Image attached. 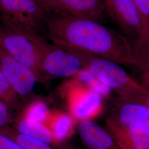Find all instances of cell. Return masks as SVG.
<instances>
[{"instance_id": "obj_16", "label": "cell", "mask_w": 149, "mask_h": 149, "mask_svg": "<svg viewBox=\"0 0 149 149\" xmlns=\"http://www.w3.org/2000/svg\"><path fill=\"white\" fill-rule=\"evenodd\" d=\"M73 78L82 85L97 93L102 97H107L111 93L112 90L86 68L81 70Z\"/></svg>"}, {"instance_id": "obj_4", "label": "cell", "mask_w": 149, "mask_h": 149, "mask_svg": "<svg viewBox=\"0 0 149 149\" xmlns=\"http://www.w3.org/2000/svg\"><path fill=\"white\" fill-rule=\"evenodd\" d=\"M39 48L42 78H73L84 68L82 59L74 49L48 43L44 38Z\"/></svg>"}, {"instance_id": "obj_26", "label": "cell", "mask_w": 149, "mask_h": 149, "mask_svg": "<svg viewBox=\"0 0 149 149\" xmlns=\"http://www.w3.org/2000/svg\"><path fill=\"white\" fill-rule=\"evenodd\" d=\"M1 3H2V0H0V11H1Z\"/></svg>"}, {"instance_id": "obj_10", "label": "cell", "mask_w": 149, "mask_h": 149, "mask_svg": "<svg viewBox=\"0 0 149 149\" xmlns=\"http://www.w3.org/2000/svg\"><path fill=\"white\" fill-rule=\"evenodd\" d=\"M106 129L122 149H149V134L127 127L115 117L107 120Z\"/></svg>"}, {"instance_id": "obj_13", "label": "cell", "mask_w": 149, "mask_h": 149, "mask_svg": "<svg viewBox=\"0 0 149 149\" xmlns=\"http://www.w3.org/2000/svg\"><path fill=\"white\" fill-rule=\"evenodd\" d=\"M47 124L51 131L54 140L63 141L72 134L74 128L73 117L61 112L51 113Z\"/></svg>"}, {"instance_id": "obj_15", "label": "cell", "mask_w": 149, "mask_h": 149, "mask_svg": "<svg viewBox=\"0 0 149 149\" xmlns=\"http://www.w3.org/2000/svg\"><path fill=\"white\" fill-rule=\"evenodd\" d=\"M132 59L134 67L141 71L149 68V31L134 42Z\"/></svg>"}, {"instance_id": "obj_11", "label": "cell", "mask_w": 149, "mask_h": 149, "mask_svg": "<svg viewBox=\"0 0 149 149\" xmlns=\"http://www.w3.org/2000/svg\"><path fill=\"white\" fill-rule=\"evenodd\" d=\"M116 118L122 125L149 134V108L144 104L119 101Z\"/></svg>"}, {"instance_id": "obj_22", "label": "cell", "mask_w": 149, "mask_h": 149, "mask_svg": "<svg viewBox=\"0 0 149 149\" xmlns=\"http://www.w3.org/2000/svg\"><path fill=\"white\" fill-rule=\"evenodd\" d=\"M10 117L8 104L0 99V127L5 125Z\"/></svg>"}, {"instance_id": "obj_1", "label": "cell", "mask_w": 149, "mask_h": 149, "mask_svg": "<svg viewBox=\"0 0 149 149\" xmlns=\"http://www.w3.org/2000/svg\"><path fill=\"white\" fill-rule=\"evenodd\" d=\"M44 26L48 39L54 44L134 66L129 40L121 32L108 28L100 22L54 15L44 19Z\"/></svg>"}, {"instance_id": "obj_2", "label": "cell", "mask_w": 149, "mask_h": 149, "mask_svg": "<svg viewBox=\"0 0 149 149\" xmlns=\"http://www.w3.org/2000/svg\"><path fill=\"white\" fill-rule=\"evenodd\" d=\"M84 62V68L93 74L115 91L119 101L124 102L149 90L133 79L122 67V65L109 59L76 50Z\"/></svg>"}, {"instance_id": "obj_19", "label": "cell", "mask_w": 149, "mask_h": 149, "mask_svg": "<svg viewBox=\"0 0 149 149\" xmlns=\"http://www.w3.org/2000/svg\"><path fill=\"white\" fill-rule=\"evenodd\" d=\"M15 140L24 149H53L48 143L20 133L17 135Z\"/></svg>"}, {"instance_id": "obj_3", "label": "cell", "mask_w": 149, "mask_h": 149, "mask_svg": "<svg viewBox=\"0 0 149 149\" xmlns=\"http://www.w3.org/2000/svg\"><path fill=\"white\" fill-rule=\"evenodd\" d=\"M42 36L32 34L3 22L0 26V47L12 57L27 65L42 79L39 44Z\"/></svg>"}, {"instance_id": "obj_8", "label": "cell", "mask_w": 149, "mask_h": 149, "mask_svg": "<svg viewBox=\"0 0 149 149\" xmlns=\"http://www.w3.org/2000/svg\"><path fill=\"white\" fill-rule=\"evenodd\" d=\"M39 5L54 15L85 18L100 22L106 8L104 0H47Z\"/></svg>"}, {"instance_id": "obj_20", "label": "cell", "mask_w": 149, "mask_h": 149, "mask_svg": "<svg viewBox=\"0 0 149 149\" xmlns=\"http://www.w3.org/2000/svg\"><path fill=\"white\" fill-rule=\"evenodd\" d=\"M133 1L141 17L144 34L149 31V0H133Z\"/></svg>"}, {"instance_id": "obj_5", "label": "cell", "mask_w": 149, "mask_h": 149, "mask_svg": "<svg viewBox=\"0 0 149 149\" xmlns=\"http://www.w3.org/2000/svg\"><path fill=\"white\" fill-rule=\"evenodd\" d=\"M2 21L32 34L42 36L44 12L34 0H2Z\"/></svg>"}, {"instance_id": "obj_17", "label": "cell", "mask_w": 149, "mask_h": 149, "mask_svg": "<svg viewBox=\"0 0 149 149\" xmlns=\"http://www.w3.org/2000/svg\"><path fill=\"white\" fill-rule=\"evenodd\" d=\"M51 113L44 102L36 100L27 107L24 112V117L45 125L47 124Z\"/></svg>"}, {"instance_id": "obj_7", "label": "cell", "mask_w": 149, "mask_h": 149, "mask_svg": "<svg viewBox=\"0 0 149 149\" xmlns=\"http://www.w3.org/2000/svg\"><path fill=\"white\" fill-rule=\"evenodd\" d=\"M106 12L128 39L136 40L144 33L143 20L133 0H104Z\"/></svg>"}, {"instance_id": "obj_18", "label": "cell", "mask_w": 149, "mask_h": 149, "mask_svg": "<svg viewBox=\"0 0 149 149\" xmlns=\"http://www.w3.org/2000/svg\"><path fill=\"white\" fill-rule=\"evenodd\" d=\"M17 94L0 70V99L12 106H18Z\"/></svg>"}, {"instance_id": "obj_14", "label": "cell", "mask_w": 149, "mask_h": 149, "mask_svg": "<svg viewBox=\"0 0 149 149\" xmlns=\"http://www.w3.org/2000/svg\"><path fill=\"white\" fill-rule=\"evenodd\" d=\"M17 129L20 133L48 144L54 140L53 135L48 127L43 124L25 118L18 123Z\"/></svg>"}, {"instance_id": "obj_12", "label": "cell", "mask_w": 149, "mask_h": 149, "mask_svg": "<svg viewBox=\"0 0 149 149\" xmlns=\"http://www.w3.org/2000/svg\"><path fill=\"white\" fill-rule=\"evenodd\" d=\"M79 133L90 149H122L105 128L92 120L81 121Z\"/></svg>"}, {"instance_id": "obj_23", "label": "cell", "mask_w": 149, "mask_h": 149, "mask_svg": "<svg viewBox=\"0 0 149 149\" xmlns=\"http://www.w3.org/2000/svg\"><path fill=\"white\" fill-rule=\"evenodd\" d=\"M124 102H132L142 104L149 108V90L145 93L135 96Z\"/></svg>"}, {"instance_id": "obj_25", "label": "cell", "mask_w": 149, "mask_h": 149, "mask_svg": "<svg viewBox=\"0 0 149 149\" xmlns=\"http://www.w3.org/2000/svg\"><path fill=\"white\" fill-rule=\"evenodd\" d=\"M34 1H35L36 2H37L39 5H40V3H43L44 1H47V0H34Z\"/></svg>"}, {"instance_id": "obj_24", "label": "cell", "mask_w": 149, "mask_h": 149, "mask_svg": "<svg viewBox=\"0 0 149 149\" xmlns=\"http://www.w3.org/2000/svg\"><path fill=\"white\" fill-rule=\"evenodd\" d=\"M142 79L145 84L144 86L149 89V68L142 71Z\"/></svg>"}, {"instance_id": "obj_9", "label": "cell", "mask_w": 149, "mask_h": 149, "mask_svg": "<svg viewBox=\"0 0 149 149\" xmlns=\"http://www.w3.org/2000/svg\"><path fill=\"white\" fill-rule=\"evenodd\" d=\"M0 70L16 93L27 96L39 79L31 68L12 57L0 47Z\"/></svg>"}, {"instance_id": "obj_6", "label": "cell", "mask_w": 149, "mask_h": 149, "mask_svg": "<svg viewBox=\"0 0 149 149\" xmlns=\"http://www.w3.org/2000/svg\"><path fill=\"white\" fill-rule=\"evenodd\" d=\"M102 97L73 78L68 84L66 101L71 116L81 121L91 120L102 111Z\"/></svg>"}, {"instance_id": "obj_21", "label": "cell", "mask_w": 149, "mask_h": 149, "mask_svg": "<svg viewBox=\"0 0 149 149\" xmlns=\"http://www.w3.org/2000/svg\"><path fill=\"white\" fill-rule=\"evenodd\" d=\"M0 149H24L14 140L0 134Z\"/></svg>"}]
</instances>
